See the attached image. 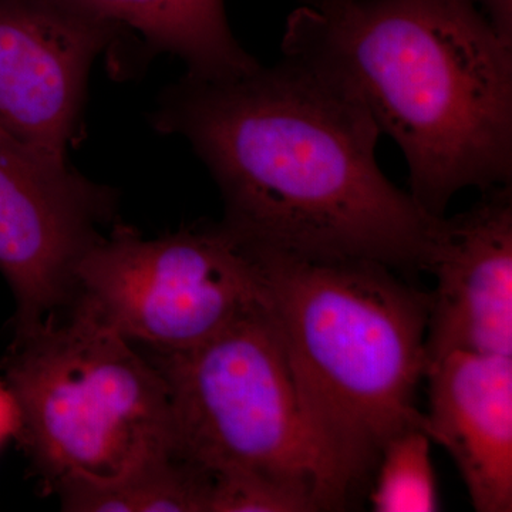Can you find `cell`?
<instances>
[{
  "label": "cell",
  "mask_w": 512,
  "mask_h": 512,
  "mask_svg": "<svg viewBox=\"0 0 512 512\" xmlns=\"http://www.w3.org/2000/svg\"><path fill=\"white\" fill-rule=\"evenodd\" d=\"M120 36L59 0H0V140L69 165L90 69Z\"/></svg>",
  "instance_id": "8"
},
{
  "label": "cell",
  "mask_w": 512,
  "mask_h": 512,
  "mask_svg": "<svg viewBox=\"0 0 512 512\" xmlns=\"http://www.w3.org/2000/svg\"><path fill=\"white\" fill-rule=\"evenodd\" d=\"M210 476L174 456L110 487L64 485L56 490L64 511L208 512Z\"/></svg>",
  "instance_id": "12"
},
{
  "label": "cell",
  "mask_w": 512,
  "mask_h": 512,
  "mask_svg": "<svg viewBox=\"0 0 512 512\" xmlns=\"http://www.w3.org/2000/svg\"><path fill=\"white\" fill-rule=\"evenodd\" d=\"M282 52L345 87L396 141L430 215L464 188L511 185L512 45L474 0H308Z\"/></svg>",
  "instance_id": "2"
},
{
  "label": "cell",
  "mask_w": 512,
  "mask_h": 512,
  "mask_svg": "<svg viewBox=\"0 0 512 512\" xmlns=\"http://www.w3.org/2000/svg\"><path fill=\"white\" fill-rule=\"evenodd\" d=\"M15 335L2 360L16 439L59 490L110 487L174 456L167 386L133 343L77 303Z\"/></svg>",
  "instance_id": "4"
},
{
  "label": "cell",
  "mask_w": 512,
  "mask_h": 512,
  "mask_svg": "<svg viewBox=\"0 0 512 512\" xmlns=\"http://www.w3.org/2000/svg\"><path fill=\"white\" fill-rule=\"evenodd\" d=\"M117 32L137 33L148 49L180 57L188 73L225 77L258 66L229 30L224 0H59Z\"/></svg>",
  "instance_id": "11"
},
{
  "label": "cell",
  "mask_w": 512,
  "mask_h": 512,
  "mask_svg": "<svg viewBox=\"0 0 512 512\" xmlns=\"http://www.w3.org/2000/svg\"><path fill=\"white\" fill-rule=\"evenodd\" d=\"M247 245L306 420L350 500L387 441L424 429L416 393L427 370L430 293L379 262Z\"/></svg>",
  "instance_id": "3"
},
{
  "label": "cell",
  "mask_w": 512,
  "mask_h": 512,
  "mask_svg": "<svg viewBox=\"0 0 512 512\" xmlns=\"http://www.w3.org/2000/svg\"><path fill=\"white\" fill-rule=\"evenodd\" d=\"M154 127L178 134L217 181L222 224L254 247L427 271L441 222L376 160L380 130L335 80L285 57L245 73H188Z\"/></svg>",
  "instance_id": "1"
},
{
  "label": "cell",
  "mask_w": 512,
  "mask_h": 512,
  "mask_svg": "<svg viewBox=\"0 0 512 512\" xmlns=\"http://www.w3.org/2000/svg\"><path fill=\"white\" fill-rule=\"evenodd\" d=\"M501 39L512 45V0H474Z\"/></svg>",
  "instance_id": "14"
},
{
  "label": "cell",
  "mask_w": 512,
  "mask_h": 512,
  "mask_svg": "<svg viewBox=\"0 0 512 512\" xmlns=\"http://www.w3.org/2000/svg\"><path fill=\"white\" fill-rule=\"evenodd\" d=\"M151 363L167 386L178 457L208 476L266 478L313 511L348 508L306 420L268 299L201 345L154 353Z\"/></svg>",
  "instance_id": "5"
},
{
  "label": "cell",
  "mask_w": 512,
  "mask_h": 512,
  "mask_svg": "<svg viewBox=\"0 0 512 512\" xmlns=\"http://www.w3.org/2000/svg\"><path fill=\"white\" fill-rule=\"evenodd\" d=\"M18 431V412L5 383H0V443L16 436Z\"/></svg>",
  "instance_id": "15"
},
{
  "label": "cell",
  "mask_w": 512,
  "mask_h": 512,
  "mask_svg": "<svg viewBox=\"0 0 512 512\" xmlns=\"http://www.w3.org/2000/svg\"><path fill=\"white\" fill-rule=\"evenodd\" d=\"M114 204L110 188L0 140V272L15 296V335L69 308L77 262Z\"/></svg>",
  "instance_id": "7"
},
{
  "label": "cell",
  "mask_w": 512,
  "mask_h": 512,
  "mask_svg": "<svg viewBox=\"0 0 512 512\" xmlns=\"http://www.w3.org/2000/svg\"><path fill=\"white\" fill-rule=\"evenodd\" d=\"M424 430L460 471L478 512L512 511V356L453 350L427 365Z\"/></svg>",
  "instance_id": "10"
},
{
  "label": "cell",
  "mask_w": 512,
  "mask_h": 512,
  "mask_svg": "<svg viewBox=\"0 0 512 512\" xmlns=\"http://www.w3.org/2000/svg\"><path fill=\"white\" fill-rule=\"evenodd\" d=\"M423 427L396 434L384 446L376 467L370 504L376 512L440 511L439 487Z\"/></svg>",
  "instance_id": "13"
},
{
  "label": "cell",
  "mask_w": 512,
  "mask_h": 512,
  "mask_svg": "<svg viewBox=\"0 0 512 512\" xmlns=\"http://www.w3.org/2000/svg\"><path fill=\"white\" fill-rule=\"evenodd\" d=\"M72 303L128 342L177 353L266 301L251 249L224 224L156 239L119 225L84 252Z\"/></svg>",
  "instance_id": "6"
},
{
  "label": "cell",
  "mask_w": 512,
  "mask_h": 512,
  "mask_svg": "<svg viewBox=\"0 0 512 512\" xmlns=\"http://www.w3.org/2000/svg\"><path fill=\"white\" fill-rule=\"evenodd\" d=\"M443 218L427 271V365L453 350L512 356V188H491Z\"/></svg>",
  "instance_id": "9"
}]
</instances>
